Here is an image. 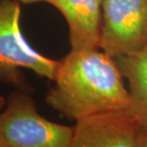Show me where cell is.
Segmentation results:
<instances>
[{"label": "cell", "mask_w": 147, "mask_h": 147, "mask_svg": "<svg viewBox=\"0 0 147 147\" xmlns=\"http://www.w3.org/2000/svg\"><path fill=\"white\" fill-rule=\"evenodd\" d=\"M52 82L46 104L67 120L129 109V90L120 67L101 49H70L59 60Z\"/></svg>", "instance_id": "1"}, {"label": "cell", "mask_w": 147, "mask_h": 147, "mask_svg": "<svg viewBox=\"0 0 147 147\" xmlns=\"http://www.w3.org/2000/svg\"><path fill=\"white\" fill-rule=\"evenodd\" d=\"M32 93L14 88L7 97L0 113V147H70L74 125L43 117Z\"/></svg>", "instance_id": "2"}, {"label": "cell", "mask_w": 147, "mask_h": 147, "mask_svg": "<svg viewBox=\"0 0 147 147\" xmlns=\"http://www.w3.org/2000/svg\"><path fill=\"white\" fill-rule=\"evenodd\" d=\"M21 6L17 0H0V83L13 88L33 90L21 68L54 80L59 60L34 49L22 33Z\"/></svg>", "instance_id": "3"}, {"label": "cell", "mask_w": 147, "mask_h": 147, "mask_svg": "<svg viewBox=\"0 0 147 147\" xmlns=\"http://www.w3.org/2000/svg\"><path fill=\"white\" fill-rule=\"evenodd\" d=\"M100 49L114 58L147 49V0H104Z\"/></svg>", "instance_id": "4"}, {"label": "cell", "mask_w": 147, "mask_h": 147, "mask_svg": "<svg viewBox=\"0 0 147 147\" xmlns=\"http://www.w3.org/2000/svg\"><path fill=\"white\" fill-rule=\"evenodd\" d=\"M75 123L70 147H136L142 127L129 109L102 112Z\"/></svg>", "instance_id": "5"}, {"label": "cell", "mask_w": 147, "mask_h": 147, "mask_svg": "<svg viewBox=\"0 0 147 147\" xmlns=\"http://www.w3.org/2000/svg\"><path fill=\"white\" fill-rule=\"evenodd\" d=\"M104 0H51L68 27L70 49H100Z\"/></svg>", "instance_id": "6"}, {"label": "cell", "mask_w": 147, "mask_h": 147, "mask_svg": "<svg viewBox=\"0 0 147 147\" xmlns=\"http://www.w3.org/2000/svg\"><path fill=\"white\" fill-rule=\"evenodd\" d=\"M127 82L131 112L142 127H147V49L136 54L115 58Z\"/></svg>", "instance_id": "7"}, {"label": "cell", "mask_w": 147, "mask_h": 147, "mask_svg": "<svg viewBox=\"0 0 147 147\" xmlns=\"http://www.w3.org/2000/svg\"><path fill=\"white\" fill-rule=\"evenodd\" d=\"M136 147H147V127H142Z\"/></svg>", "instance_id": "8"}, {"label": "cell", "mask_w": 147, "mask_h": 147, "mask_svg": "<svg viewBox=\"0 0 147 147\" xmlns=\"http://www.w3.org/2000/svg\"><path fill=\"white\" fill-rule=\"evenodd\" d=\"M20 3H23V4H33V3H41V2H45V3H49L51 1V0H17Z\"/></svg>", "instance_id": "9"}, {"label": "cell", "mask_w": 147, "mask_h": 147, "mask_svg": "<svg viewBox=\"0 0 147 147\" xmlns=\"http://www.w3.org/2000/svg\"><path fill=\"white\" fill-rule=\"evenodd\" d=\"M6 102H7V98H5L4 96L0 95V113H1V111L3 110V108L5 107Z\"/></svg>", "instance_id": "10"}]
</instances>
